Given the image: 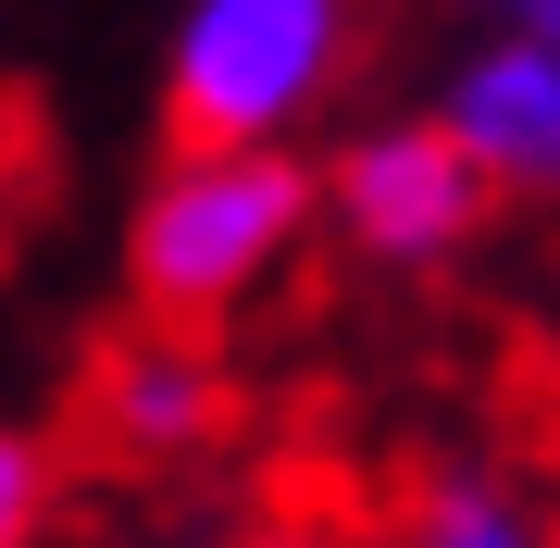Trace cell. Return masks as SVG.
<instances>
[{"label":"cell","instance_id":"cell-7","mask_svg":"<svg viewBox=\"0 0 560 548\" xmlns=\"http://www.w3.org/2000/svg\"><path fill=\"white\" fill-rule=\"evenodd\" d=\"M50 499H62V448L38 424H0V548H38Z\"/></svg>","mask_w":560,"mask_h":548},{"label":"cell","instance_id":"cell-2","mask_svg":"<svg viewBox=\"0 0 560 548\" xmlns=\"http://www.w3.org/2000/svg\"><path fill=\"white\" fill-rule=\"evenodd\" d=\"M349 75V0H187L162 62L175 150H275Z\"/></svg>","mask_w":560,"mask_h":548},{"label":"cell","instance_id":"cell-9","mask_svg":"<svg viewBox=\"0 0 560 548\" xmlns=\"http://www.w3.org/2000/svg\"><path fill=\"white\" fill-rule=\"evenodd\" d=\"M249 548H312V536H249Z\"/></svg>","mask_w":560,"mask_h":548},{"label":"cell","instance_id":"cell-4","mask_svg":"<svg viewBox=\"0 0 560 548\" xmlns=\"http://www.w3.org/2000/svg\"><path fill=\"white\" fill-rule=\"evenodd\" d=\"M88 436L113 448V462H187V448H212L237 424V386L200 337H113L101 362H88Z\"/></svg>","mask_w":560,"mask_h":548},{"label":"cell","instance_id":"cell-8","mask_svg":"<svg viewBox=\"0 0 560 548\" xmlns=\"http://www.w3.org/2000/svg\"><path fill=\"white\" fill-rule=\"evenodd\" d=\"M486 13H511V38H536V50H560V0H486Z\"/></svg>","mask_w":560,"mask_h":548},{"label":"cell","instance_id":"cell-6","mask_svg":"<svg viewBox=\"0 0 560 548\" xmlns=\"http://www.w3.org/2000/svg\"><path fill=\"white\" fill-rule=\"evenodd\" d=\"M399 548H536V536H523L474 474H423V487L399 499Z\"/></svg>","mask_w":560,"mask_h":548},{"label":"cell","instance_id":"cell-5","mask_svg":"<svg viewBox=\"0 0 560 548\" xmlns=\"http://www.w3.org/2000/svg\"><path fill=\"white\" fill-rule=\"evenodd\" d=\"M436 125L460 138V163H474L486 187H560V50L511 38V50L460 62V88H448Z\"/></svg>","mask_w":560,"mask_h":548},{"label":"cell","instance_id":"cell-1","mask_svg":"<svg viewBox=\"0 0 560 548\" xmlns=\"http://www.w3.org/2000/svg\"><path fill=\"white\" fill-rule=\"evenodd\" d=\"M300 224H312V175L287 150H175L125 224V287L162 337H200L300 249Z\"/></svg>","mask_w":560,"mask_h":548},{"label":"cell","instance_id":"cell-3","mask_svg":"<svg viewBox=\"0 0 560 548\" xmlns=\"http://www.w3.org/2000/svg\"><path fill=\"white\" fill-rule=\"evenodd\" d=\"M324 212L374 263H436V249H460L486 224V175L460 163L448 125H386V138H349L324 163Z\"/></svg>","mask_w":560,"mask_h":548}]
</instances>
